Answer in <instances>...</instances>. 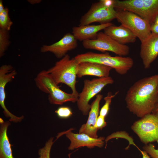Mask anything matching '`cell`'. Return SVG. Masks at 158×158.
<instances>
[{"label":"cell","mask_w":158,"mask_h":158,"mask_svg":"<svg viewBox=\"0 0 158 158\" xmlns=\"http://www.w3.org/2000/svg\"><path fill=\"white\" fill-rule=\"evenodd\" d=\"M152 113L158 114V100Z\"/></svg>","instance_id":"31"},{"label":"cell","mask_w":158,"mask_h":158,"mask_svg":"<svg viewBox=\"0 0 158 158\" xmlns=\"http://www.w3.org/2000/svg\"><path fill=\"white\" fill-rule=\"evenodd\" d=\"M79 63L74 57L71 58L67 54L47 71L56 84H66L71 88L72 93L78 96L75 86Z\"/></svg>","instance_id":"2"},{"label":"cell","mask_w":158,"mask_h":158,"mask_svg":"<svg viewBox=\"0 0 158 158\" xmlns=\"http://www.w3.org/2000/svg\"><path fill=\"white\" fill-rule=\"evenodd\" d=\"M111 23L99 25H87L74 27L72 34L77 40L82 41L96 39L98 33L107 27L113 24Z\"/></svg>","instance_id":"18"},{"label":"cell","mask_w":158,"mask_h":158,"mask_svg":"<svg viewBox=\"0 0 158 158\" xmlns=\"http://www.w3.org/2000/svg\"><path fill=\"white\" fill-rule=\"evenodd\" d=\"M158 100V74L136 82L125 98L127 108L137 117L152 113Z\"/></svg>","instance_id":"1"},{"label":"cell","mask_w":158,"mask_h":158,"mask_svg":"<svg viewBox=\"0 0 158 158\" xmlns=\"http://www.w3.org/2000/svg\"><path fill=\"white\" fill-rule=\"evenodd\" d=\"M57 116L62 118H67L72 115L71 109L67 107L63 106L59 108L55 111Z\"/></svg>","instance_id":"24"},{"label":"cell","mask_w":158,"mask_h":158,"mask_svg":"<svg viewBox=\"0 0 158 158\" xmlns=\"http://www.w3.org/2000/svg\"><path fill=\"white\" fill-rule=\"evenodd\" d=\"M82 44L86 49L96 50L102 53L110 51L120 56H126L130 51L128 46L118 43L102 32H99L95 39L83 41Z\"/></svg>","instance_id":"10"},{"label":"cell","mask_w":158,"mask_h":158,"mask_svg":"<svg viewBox=\"0 0 158 158\" xmlns=\"http://www.w3.org/2000/svg\"><path fill=\"white\" fill-rule=\"evenodd\" d=\"M77 40L72 34L68 33L59 41L50 45H43L40 48L42 53L50 52L58 59H61L70 51L78 46Z\"/></svg>","instance_id":"12"},{"label":"cell","mask_w":158,"mask_h":158,"mask_svg":"<svg viewBox=\"0 0 158 158\" xmlns=\"http://www.w3.org/2000/svg\"><path fill=\"white\" fill-rule=\"evenodd\" d=\"M113 6L116 10L132 12L150 25L158 14V0H113Z\"/></svg>","instance_id":"5"},{"label":"cell","mask_w":158,"mask_h":158,"mask_svg":"<svg viewBox=\"0 0 158 158\" xmlns=\"http://www.w3.org/2000/svg\"><path fill=\"white\" fill-rule=\"evenodd\" d=\"M131 129L145 145L158 142V114L145 115L134 122Z\"/></svg>","instance_id":"8"},{"label":"cell","mask_w":158,"mask_h":158,"mask_svg":"<svg viewBox=\"0 0 158 158\" xmlns=\"http://www.w3.org/2000/svg\"><path fill=\"white\" fill-rule=\"evenodd\" d=\"M116 19L123 26L130 30L142 43L151 35L150 24L137 14L126 10H116Z\"/></svg>","instance_id":"7"},{"label":"cell","mask_w":158,"mask_h":158,"mask_svg":"<svg viewBox=\"0 0 158 158\" xmlns=\"http://www.w3.org/2000/svg\"><path fill=\"white\" fill-rule=\"evenodd\" d=\"M153 23L156 24H158V14L155 18Z\"/></svg>","instance_id":"32"},{"label":"cell","mask_w":158,"mask_h":158,"mask_svg":"<svg viewBox=\"0 0 158 158\" xmlns=\"http://www.w3.org/2000/svg\"><path fill=\"white\" fill-rule=\"evenodd\" d=\"M36 86L42 92L48 94L51 104L62 105L68 102H77L78 96L68 93L61 90L47 71L40 72L35 79Z\"/></svg>","instance_id":"4"},{"label":"cell","mask_w":158,"mask_h":158,"mask_svg":"<svg viewBox=\"0 0 158 158\" xmlns=\"http://www.w3.org/2000/svg\"><path fill=\"white\" fill-rule=\"evenodd\" d=\"M4 6L3 1L2 0H0V13L2 12L5 9Z\"/></svg>","instance_id":"30"},{"label":"cell","mask_w":158,"mask_h":158,"mask_svg":"<svg viewBox=\"0 0 158 158\" xmlns=\"http://www.w3.org/2000/svg\"><path fill=\"white\" fill-rule=\"evenodd\" d=\"M9 31L0 29V57H2L9 46L11 42L9 40Z\"/></svg>","instance_id":"20"},{"label":"cell","mask_w":158,"mask_h":158,"mask_svg":"<svg viewBox=\"0 0 158 158\" xmlns=\"http://www.w3.org/2000/svg\"><path fill=\"white\" fill-rule=\"evenodd\" d=\"M74 58L79 63L89 62L109 67L121 75L126 74L134 65L133 60L130 57L113 56L107 52L98 53L89 51L78 54Z\"/></svg>","instance_id":"3"},{"label":"cell","mask_w":158,"mask_h":158,"mask_svg":"<svg viewBox=\"0 0 158 158\" xmlns=\"http://www.w3.org/2000/svg\"><path fill=\"white\" fill-rule=\"evenodd\" d=\"M143 149L152 158H158V148L156 149L154 144L150 143L146 145Z\"/></svg>","instance_id":"25"},{"label":"cell","mask_w":158,"mask_h":158,"mask_svg":"<svg viewBox=\"0 0 158 158\" xmlns=\"http://www.w3.org/2000/svg\"><path fill=\"white\" fill-rule=\"evenodd\" d=\"M140 54L144 68H149L158 56V35L151 34L141 43Z\"/></svg>","instance_id":"14"},{"label":"cell","mask_w":158,"mask_h":158,"mask_svg":"<svg viewBox=\"0 0 158 158\" xmlns=\"http://www.w3.org/2000/svg\"><path fill=\"white\" fill-rule=\"evenodd\" d=\"M16 74V71L11 65H4L0 68V104L5 116L10 118V121L16 123L21 122L23 119V117H18L12 114L6 108L4 102L5 87L14 78Z\"/></svg>","instance_id":"11"},{"label":"cell","mask_w":158,"mask_h":158,"mask_svg":"<svg viewBox=\"0 0 158 158\" xmlns=\"http://www.w3.org/2000/svg\"><path fill=\"white\" fill-rule=\"evenodd\" d=\"M103 97L102 95L98 94L92 103L89 113L88 117L86 123L80 128L79 133H84L93 138H98L97 134L98 130L95 127L99 113V104Z\"/></svg>","instance_id":"15"},{"label":"cell","mask_w":158,"mask_h":158,"mask_svg":"<svg viewBox=\"0 0 158 158\" xmlns=\"http://www.w3.org/2000/svg\"><path fill=\"white\" fill-rule=\"evenodd\" d=\"M28 1L32 4L39 3L41 1V0H30Z\"/></svg>","instance_id":"29"},{"label":"cell","mask_w":158,"mask_h":158,"mask_svg":"<svg viewBox=\"0 0 158 158\" xmlns=\"http://www.w3.org/2000/svg\"><path fill=\"white\" fill-rule=\"evenodd\" d=\"M117 93L116 92L114 95L110 92L108 93L107 96L104 98L105 102L99 111V115L105 117L108 113L111 100Z\"/></svg>","instance_id":"22"},{"label":"cell","mask_w":158,"mask_h":158,"mask_svg":"<svg viewBox=\"0 0 158 158\" xmlns=\"http://www.w3.org/2000/svg\"><path fill=\"white\" fill-rule=\"evenodd\" d=\"M54 138H51L46 142L44 146L40 149L38 152V158H50V153L52 146L54 143Z\"/></svg>","instance_id":"23"},{"label":"cell","mask_w":158,"mask_h":158,"mask_svg":"<svg viewBox=\"0 0 158 158\" xmlns=\"http://www.w3.org/2000/svg\"><path fill=\"white\" fill-rule=\"evenodd\" d=\"M71 130L61 133L65 134L66 137L71 141L70 144L68 147L69 150H73L83 147H86L90 149L95 147L101 148L104 146L105 140L104 137L93 138L84 133H74Z\"/></svg>","instance_id":"13"},{"label":"cell","mask_w":158,"mask_h":158,"mask_svg":"<svg viewBox=\"0 0 158 158\" xmlns=\"http://www.w3.org/2000/svg\"><path fill=\"white\" fill-rule=\"evenodd\" d=\"M112 69L109 67L100 64L89 62L79 63L77 77L79 78L85 75H91L99 78L109 76L110 71Z\"/></svg>","instance_id":"17"},{"label":"cell","mask_w":158,"mask_h":158,"mask_svg":"<svg viewBox=\"0 0 158 158\" xmlns=\"http://www.w3.org/2000/svg\"><path fill=\"white\" fill-rule=\"evenodd\" d=\"M13 22L9 15L8 8L6 7L4 10L0 13V29L9 31Z\"/></svg>","instance_id":"21"},{"label":"cell","mask_w":158,"mask_h":158,"mask_svg":"<svg viewBox=\"0 0 158 158\" xmlns=\"http://www.w3.org/2000/svg\"><path fill=\"white\" fill-rule=\"evenodd\" d=\"M116 11L112 6L107 5L104 0L92 3L88 11L81 18L79 26L94 23L100 24L109 23L116 19Z\"/></svg>","instance_id":"9"},{"label":"cell","mask_w":158,"mask_h":158,"mask_svg":"<svg viewBox=\"0 0 158 158\" xmlns=\"http://www.w3.org/2000/svg\"><path fill=\"white\" fill-rule=\"evenodd\" d=\"M138 150L140 151L142 154V158H150L149 155L146 151L144 150L142 151L140 150V149H139Z\"/></svg>","instance_id":"28"},{"label":"cell","mask_w":158,"mask_h":158,"mask_svg":"<svg viewBox=\"0 0 158 158\" xmlns=\"http://www.w3.org/2000/svg\"><path fill=\"white\" fill-rule=\"evenodd\" d=\"M10 124L8 121L0 123V158H14L7 133L8 128Z\"/></svg>","instance_id":"19"},{"label":"cell","mask_w":158,"mask_h":158,"mask_svg":"<svg viewBox=\"0 0 158 158\" xmlns=\"http://www.w3.org/2000/svg\"><path fill=\"white\" fill-rule=\"evenodd\" d=\"M150 28L151 34L158 35V24L153 23L150 25Z\"/></svg>","instance_id":"27"},{"label":"cell","mask_w":158,"mask_h":158,"mask_svg":"<svg viewBox=\"0 0 158 158\" xmlns=\"http://www.w3.org/2000/svg\"><path fill=\"white\" fill-rule=\"evenodd\" d=\"M105 118L99 115L95 126L96 129L98 130L102 129L107 126V123L105 121Z\"/></svg>","instance_id":"26"},{"label":"cell","mask_w":158,"mask_h":158,"mask_svg":"<svg viewBox=\"0 0 158 158\" xmlns=\"http://www.w3.org/2000/svg\"><path fill=\"white\" fill-rule=\"evenodd\" d=\"M104 31L111 39L123 45L135 42L137 38L130 30L121 25L116 26L113 24L104 29Z\"/></svg>","instance_id":"16"},{"label":"cell","mask_w":158,"mask_h":158,"mask_svg":"<svg viewBox=\"0 0 158 158\" xmlns=\"http://www.w3.org/2000/svg\"><path fill=\"white\" fill-rule=\"evenodd\" d=\"M114 82L113 79L109 76L84 80L83 89L79 93L77 102L78 109L83 115H87L89 114L91 107L89 104L90 101L98 94L105 86Z\"/></svg>","instance_id":"6"}]
</instances>
